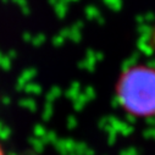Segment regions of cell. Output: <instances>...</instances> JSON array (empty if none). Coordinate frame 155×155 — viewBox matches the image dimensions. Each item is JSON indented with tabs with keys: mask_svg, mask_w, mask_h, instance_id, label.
<instances>
[{
	"mask_svg": "<svg viewBox=\"0 0 155 155\" xmlns=\"http://www.w3.org/2000/svg\"><path fill=\"white\" fill-rule=\"evenodd\" d=\"M121 104L132 114L155 112V73L143 67L126 72L119 83Z\"/></svg>",
	"mask_w": 155,
	"mask_h": 155,
	"instance_id": "1",
	"label": "cell"
},
{
	"mask_svg": "<svg viewBox=\"0 0 155 155\" xmlns=\"http://www.w3.org/2000/svg\"><path fill=\"white\" fill-rule=\"evenodd\" d=\"M0 155H6L5 151H4V149H3V147H2V144H0Z\"/></svg>",
	"mask_w": 155,
	"mask_h": 155,
	"instance_id": "2",
	"label": "cell"
}]
</instances>
